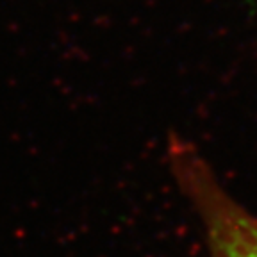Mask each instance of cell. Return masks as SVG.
I'll use <instances>...</instances> for the list:
<instances>
[{
  "label": "cell",
  "mask_w": 257,
  "mask_h": 257,
  "mask_svg": "<svg viewBox=\"0 0 257 257\" xmlns=\"http://www.w3.org/2000/svg\"><path fill=\"white\" fill-rule=\"evenodd\" d=\"M168 161L177 186L204 227L209 257H257V218L223 188L200 150L173 138Z\"/></svg>",
  "instance_id": "cell-1"
}]
</instances>
